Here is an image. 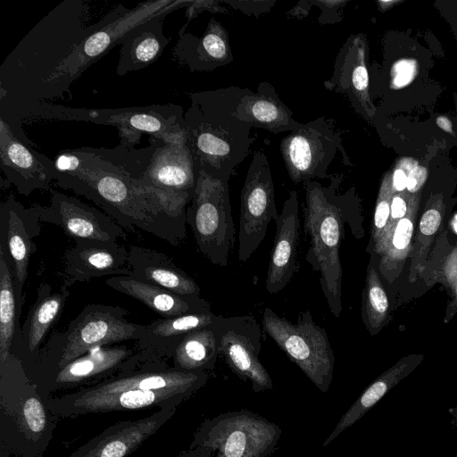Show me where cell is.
I'll return each instance as SVG.
<instances>
[{
	"instance_id": "6da1fadb",
	"label": "cell",
	"mask_w": 457,
	"mask_h": 457,
	"mask_svg": "<svg viewBox=\"0 0 457 457\" xmlns=\"http://www.w3.org/2000/svg\"><path fill=\"white\" fill-rule=\"evenodd\" d=\"M88 24L90 5L64 0L44 16L0 66V120L24 144L34 147L22 127L41 119L42 99L49 81L78 46L109 19Z\"/></svg>"
},
{
	"instance_id": "7a4b0ae2",
	"label": "cell",
	"mask_w": 457,
	"mask_h": 457,
	"mask_svg": "<svg viewBox=\"0 0 457 457\" xmlns=\"http://www.w3.org/2000/svg\"><path fill=\"white\" fill-rule=\"evenodd\" d=\"M54 180L93 201L121 227L143 229L175 246L187 237V208L146 189L83 147L78 149L71 170L54 174Z\"/></svg>"
},
{
	"instance_id": "3957f363",
	"label": "cell",
	"mask_w": 457,
	"mask_h": 457,
	"mask_svg": "<svg viewBox=\"0 0 457 457\" xmlns=\"http://www.w3.org/2000/svg\"><path fill=\"white\" fill-rule=\"evenodd\" d=\"M206 371H182L166 361L140 368L98 384L44 400L62 418L85 414L178 407L207 382Z\"/></svg>"
},
{
	"instance_id": "277c9868",
	"label": "cell",
	"mask_w": 457,
	"mask_h": 457,
	"mask_svg": "<svg viewBox=\"0 0 457 457\" xmlns=\"http://www.w3.org/2000/svg\"><path fill=\"white\" fill-rule=\"evenodd\" d=\"M245 90L230 86L188 94L184 119L191 148L199 169L215 179L228 181L254 140L252 126L237 113Z\"/></svg>"
},
{
	"instance_id": "5b68a950",
	"label": "cell",
	"mask_w": 457,
	"mask_h": 457,
	"mask_svg": "<svg viewBox=\"0 0 457 457\" xmlns=\"http://www.w3.org/2000/svg\"><path fill=\"white\" fill-rule=\"evenodd\" d=\"M343 174H334L328 186L316 180L303 183L305 204L304 229L311 243L305 260L320 273L321 290L331 313L342 312V265L340 246L344 223L349 221L353 200V188L341 192Z\"/></svg>"
},
{
	"instance_id": "8992f818",
	"label": "cell",
	"mask_w": 457,
	"mask_h": 457,
	"mask_svg": "<svg viewBox=\"0 0 457 457\" xmlns=\"http://www.w3.org/2000/svg\"><path fill=\"white\" fill-rule=\"evenodd\" d=\"M47 407L21 360L0 361V445L17 457H42L57 419Z\"/></svg>"
},
{
	"instance_id": "52a82bcc",
	"label": "cell",
	"mask_w": 457,
	"mask_h": 457,
	"mask_svg": "<svg viewBox=\"0 0 457 457\" xmlns=\"http://www.w3.org/2000/svg\"><path fill=\"white\" fill-rule=\"evenodd\" d=\"M192 0L146 1L132 9L119 4L110 11L108 21L87 36L49 81L42 99L41 120H67L70 108L55 104L71 94V84L93 63L120 44L126 33L138 23L159 13L188 7Z\"/></svg>"
},
{
	"instance_id": "ba28073f",
	"label": "cell",
	"mask_w": 457,
	"mask_h": 457,
	"mask_svg": "<svg viewBox=\"0 0 457 457\" xmlns=\"http://www.w3.org/2000/svg\"><path fill=\"white\" fill-rule=\"evenodd\" d=\"M123 307L102 303L86 305L65 330L53 334L35 363L26 370L30 378L60 369L96 347L124 341L137 342L145 325L126 320Z\"/></svg>"
},
{
	"instance_id": "9c48e42d",
	"label": "cell",
	"mask_w": 457,
	"mask_h": 457,
	"mask_svg": "<svg viewBox=\"0 0 457 457\" xmlns=\"http://www.w3.org/2000/svg\"><path fill=\"white\" fill-rule=\"evenodd\" d=\"M262 328L318 389L328 391L334 375V351L326 330L315 323L310 310L300 312L293 324L266 307Z\"/></svg>"
},
{
	"instance_id": "30bf717a",
	"label": "cell",
	"mask_w": 457,
	"mask_h": 457,
	"mask_svg": "<svg viewBox=\"0 0 457 457\" xmlns=\"http://www.w3.org/2000/svg\"><path fill=\"white\" fill-rule=\"evenodd\" d=\"M187 223L199 252L212 263L227 267L235 245L228 180L199 170L196 187L187 208Z\"/></svg>"
},
{
	"instance_id": "8fae6325",
	"label": "cell",
	"mask_w": 457,
	"mask_h": 457,
	"mask_svg": "<svg viewBox=\"0 0 457 457\" xmlns=\"http://www.w3.org/2000/svg\"><path fill=\"white\" fill-rule=\"evenodd\" d=\"M282 430L258 413L241 410L205 420L189 448L207 447L214 457H269L276 450Z\"/></svg>"
},
{
	"instance_id": "7c38bea8",
	"label": "cell",
	"mask_w": 457,
	"mask_h": 457,
	"mask_svg": "<svg viewBox=\"0 0 457 457\" xmlns=\"http://www.w3.org/2000/svg\"><path fill=\"white\" fill-rule=\"evenodd\" d=\"M165 361L135 345L96 347L67 365L32 378L43 399L55 392H71L135 370L153 361ZM63 393V394H64Z\"/></svg>"
},
{
	"instance_id": "4fadbf2b",
	"label": "cell",
	"mask_w": 457,
	"mask_h": 457,
	"mask_svg": "<svg viewBox=\"0 0 457 457\" xmlns=\"http://www.w3.org/2000/svg\"><path fill=\"white\" fill-rule=\"evenodd\" d=\"M290 179L305 183L314 179H329L328 168L340 153L345 165H351L343 146L341 132L332 120L320 117L289 132L279 145Z\"/></svg>"
},
{
	"instance_id": "5bb4252c",
	"label": "cell",
	"mask_w": 457,
	"mask_h": 457,
	"mask_svg": "<svg viewBox=\"0 0 457 457\" xmlns=\"http://www.w3.org/2000/svg\"><path fill=\"white\" fill-rule=\"evenodd\" d=\"M160 138L163 142L137 182L155 194L188 206L200 169L191 148L187 125Z\"/></svg>"
},
{
	"instance_id": "9a60e30c",
	"label": "cell",
	"mask_w": 457,
	"mask_h": 457,
	"mask_svg": "<svg viewBox=\"0 0 457 457\" xmlns=\"http://www.w3.org/2000/svg\"><path fill=\"white\" fill-rule=\"evenodd\" d=\"M278 216L268 157L256 152L240 194L238 259L246 262L263 241L271 220Z\"/></svg>"
},
{
	"instance_id": "2e32d148",
	"label": "cell",
	"mask_w": 457,
	"mask_h": 457,
	"mask_svg": "<svg viewBox=\"0 0 457 457\" xmlns=\"http://www.w3.org/2000/svg\"><path fill=\"white\" fill-rule=\"evenodd\" d=\"M214 325L220 354L229 369L240 379L250 381L254 393L271 389L272 379L259 359L262 330L255 318L218 315Z\"/></svg>"
},
{
	"instance_id": "e0dca14e",
	"label": "cell",
	"mask_w": 457,
	"mask_h": 457,
	"mask_svg": "<svg viewBox=\"0 0 457 457\" xmlns=\"http://www.w3.org/2000/svg\"><path fill=\"white\" fill-rule=\"evenodd\" d=\"M50 204L33 205L43 222L52 223L76 241L117 242L125 238L122 227L98 209L51 188Z\"/></svg>"
},
{
	"instance_id": "ac0fdd59",
	"label": "cell",
	"mask_w": 457,
	"mask_h": 457,
	"mask_svg": "<svg viewBox=\"0 0 457 457\" xmlns=\"http://www.w3.org/2000/svg\"><path fill=\"white\" fill-rule=\"evenodd\" d=\"M40 222L34 207L26 208L12 195L1 203L0 252L12 269L21 304L30 257L37 250L32 240L40 235Z\"/></svg>"
},
{
	"instance_id": "d6986e66",
	"label": "cell",
	"mask_w": 457,
	"mask_h": 457,
	"mask_svg": "<svg viewBox=\"0 0 457 457\" xmlns=\"http://www.w3.org/2000/svg\"><path fill=\"white\" fill-rule=\"evenodd\" d=\"M367 54L366 37L351 35L336 57L331 78L323 85L327 90L345 96L357 113L371 122L377 109L370 96Z\"/></svg>"
},
{
	"instance_id": "ffe728a7",
	"label": "cell",
	"mask_w": 457,
	"mask_h": 457,
	"mask_svg": "<svg viewBox=\"0 0 457 457\" xmlns=\"http://www.w3.org/2000/svg\"><path fill=\"white\" fill-rule=\"evenodd\" d=\"M181 106H136L119 109H96L93 123L115 126L120 138V146L132 149L140 142L143 133L162 137L182 128L185 124Z\"/></svg>"
},
{
	"instance_id": "44dd1931",
	"label": "cell",
	"mask_w": 457,
	"mask_h": 457,
	"mask_svg": "<svg viewBox=\"0 0 457 457\" xmlns=\"http://www.w3.org/2000/svg\"><path fill=\"white\" fill-rule=\"evenodd\" d=\"M129 253L117 242L76 241L63 255L62 286L111 275L132 276Z\"/></svg>"
},
{
	"instance_id": "7402d4cb",
	"label": "cell",
	"mask_w": 457,
	"mask_h": 457,
	"mask_svg": "<svg viewBox=\"0 0 457 457\" xmlns=\"http://www.w3.org/2000/svg\"><path fill=\"white\" fill-rule=\"evenodd\" d=\"M176 411L160 409L145 418L113 424L68 457H128L154 435Z\"/></svg>"
},
{
	"instance_id": "603a6c76",
	"label": "cell",
	"mask_w": 457,
	"mask_h": 457,
	"mask_svg": "<svg viewBox=\"0 0 457 457\" xmlns=\"http://www.w3.org/2000/svg\"><path fill=\"white\" fill-rule=\"evenodd\" d=\"M69 287L61 286L54 290L42 282L37 289V298L28 312L21 336L12 345L11 353L18 357L28 370L37 359L46 335L59 319L70 296Z\"/></svg>"
},
{
	"instance_id": "cb8c5ba5",
	"label": "cell",
	"mask_w": 457,
	"mask_h": 457,
	"mask_svg": "<svg viewBox=\"0 0 457 457\" xmlns=\"http://www.w3.org/2000/svg\"><path fill=\"white\" fill-rule=\"evenodd\" d=\"M274 221L276 233L265 280L266 290L271 295L283 290L297 269L300 219L295 191L290 192Z\"/></svg>"
},
{
	"instance_id": "d4e9b609",
	"label": "cell",
	"mask_w": 457,
	"mask_h": 457,
	"mask_svg": "<svg viewBox=\"0 0 457 457\" xmlns=\"http://www.w3.org/2000/svg\"><path fill=\"white\" fill-rule=\"evenodd\" d=\"M0 167L6 182L19 194L29 196L35 190H51L53 181L41 154L24 144L0 120Z\"/></svg>"
},
{
	"instance_id": "484cf974",
	"label": "cell",
	"mask_w": 457,
	"mask_h": 457,
	"mask_svg": "<svg viewBox=\"0 0 457 457\" xmlns=\"http://www.w3.org/2000/svg\"><path fill=\"white\" fill-rule=\"evenodd\" d=\"M187 25L179 30L172 51L179 64L192 72L211 71L233 61L228 31L215 18L209 21L201 37L186 32Z\"/></svg>"
},
{
	"instance_id": "4316f807",
	"label": "cell",
	"mask_w": 457,
	"mask_h": 457,
	"mask_svg": "<svg viewBox=\"0 0 457 457\" xmlns=\"http://www.w3.org/2000/svg\"><path fill=\"white\" fill-rule=\"evenodd\" d=\"M112 289L132 297L162 318L211 311V304L200 295H182L132 276H112L105 280Z\"/></svg>"
},
{
	"instance_id": "83f0119b",
	"label": "cell",
	"mask_w": 457,
	"mask_h": 457,
	"mask_svg": "<svg viewBox=\"0 0 457 457\" xmlns=\"http://www.w3.org/2000/svg\"><path fill=\"white\" fill-rule=\"evenodd\" d=\"M132 277L182 295H200L196 282L165 253L140 245L128 249Z\"/></svg>"
},
{
	"instance_id": "f1b7e54d",
	"label": "cell",
	"mask_w": 457,
	"mask_h": 457,
	"mask_svg": "<svg viewBox=\"0 0 457 457\" xmlns=\"http://www.w3.org/2000/svg\"><path fill=\"white\" fill-rule=\"evenodd\" d=\"M170 12L159 13L130 29L121 40L116 73L123 76L155 62L170 38L163 33V21Z\"/></svg>"
},
{
	"instance_id": "f546056e",
	"label": "cell",
	"mask_w": 457,
	"mask_h": 457,
	"mask_svg": "<svg viewBox=\"0 0 457 457\" xmlns=\"http://www.w3.org/2000/svg\"><path fill=\"white\" fill-rule=\"evenodd\" d=\"M238 118L252 128L264 129L271 133L292 132L303 123L293 118V112L278 97L274 87L262 82L254 93L245 88L239 100Z\"/></svg>"
},
{
	"instance_id": "4dcf8cb0",
	"label": "cell",
	"mask_w": 457,
	"mask_h": 457,
	"mask_svg": "<svg viewBox=\"0 0 457 457\" xmlns=\"http://www.w3.org/2000/svg\"><path fill=\"white\" fill-rule=\"evenodd\" d=\"M217 315L212 311L188 313L172 318H161L145 325L137 345L161 360L172 358L174 351L189 332L211 326Z\"/></svg>"
},
{
	"instance_id": "1f68e13d",
	"label": "cell",
	"mask_w": 457,
	"mask_h": 457,
	"mask_svg": "<svg viewBox=\"0 0 457 457\" xmlns=\"http://www.w3.org/2000/svg\"><path fill=\"white\" fill-rule=\"evenodd\" d=\"M214 322L209 327L193 330L183 337L171 358L174 369L206 372L214 369L220 355Z\"/></svg>"
},
{
	"instance_id": "d6a6232c",
	"label": "cell",
	"mask_w": 457,
	"mask_h": 457,
	"mask_svg": "<svg viewBox=\"0 0 457 457\" xmlns=\"http://www.w3.org/2000/svg\"><path fill=\"white\" fill-rule=\"evenodd\" d=\"M21 309L12 269L0 252V361L11 354L12 345L21 336Z\"/></svg>"
},
{
	"instance_id": "836d02e7",
	"label": "cell",
	"mask_w": 457,
	"mask_h": 457,
	"mask_svg": "<svg viewBox=\"0 0 457 457\" xmlns=\"http://www.w3.org/2000/svg\"><path fill=\"white\" fill-rule=\"evenodd\" d=\"M406 370H408L407 365L393 368L371 383L341 417L333 431L324 441L323 445L327 446L379 402L404 376Z\"/></svg>"
},
{
	"instance_id": "e575fe53",
	"label": "cell",
	"mask_w": 457,
	"mask_h": 457,
	"mask_svg": "<svg viewBox=\"0 0 457 457\" xmlns=\"http://www.w3.org/2000/svg\"><path fill=\"white\" fill-rule=\"evenodd\" d=\"M150 146L143 149H129L120 145L112 149L83 147L103 160L126 172L130 178L139 180L149 167L156 149L163 142L162 138L150 136Z\"/></svg>"
},
{
	"instance_id": "d590c367",
	"label": "cell",
	"mask_w": 457,
	"mask_h": 457,
	"mask_svg": "<svg viewBox=\"0 0 457 457\" xmlns=\"http://www.w3.org/2000/svg\"><path fill=\"white\" fill-rule=\"evenodd\" d=\"M366 288V301L364 303L365 319L370 328H375L378 323V316L383 315L388 309L386 294L378 284L375 271L369 270Z\"/></svg>"
},
{
	"instance_id": "8d00e7d4",
	"label": "cell",
	"mask_w": 457,
	"mask_h": 457,
	"mask_svg": "<svg viewBox=\"0 0 457 457\" xmlns=\"http://www.w3.org/2000/svg\"><path fill=\"white\" fill-rule=\"evenodd\" d=\"M417 71V63L413 60L402 59L395 62L390 71V87L401 88L410 84Z\"/></svg>"
},
{
	"instance_id": "74e56055",
	"label": "cell",
	"mask_w": 457,
	"mask_h": 457,
	"mask_svg": "<svg viewBox=\"0 0 457 457\" xmlns=\"http://www.w3.org/2000/svg\"><path fill=\"white\" fill-rule=\"evenodd\" d=\"M348 1L344 0H312V5H317L321 10L319 17L320 24L336 23L342 21V12H339Z\"/></svg>"
},
{
	"instance_id": "f35d334b",
	"label": "cell",
	"mask_w": 457,
	"mask_h": 457,
	"mask_svg": "<svg viewBox=\"0 0 457 457\" xmlns=\"http://www.w3.org/2000/svg\"><path fill=\"white\" fill-rule=\"evenodd\" d=\"M243 13L259 17L268 12L276 4V1H221Z\"/></svg>"
},
{
	"instance_id": "ab89813d",
	"label": "cell",
	"mask_w": 457,
	"mask_h": 457,
	"mask_svg": "<svg viewBox=\"0 0 457 457\" xmlns=\"http://www.w3.org/2000/svg\"><path fill=\"white\" fill-rule=\"evenodd\" d=\"M418 162L410 157L401 159L392 173V188L397 192H403L407 187V177L409 172Z\"/></svg>"
},
{
	"instance_id": "60d3db41",
	"label": "cell",
	"mask_w": 457,
	"mask_h": 457,
	"mask_svg": "<svg viewBox=\"0 0 457 457\" xmlns=\"http://www.w3.org/2000/svg\"><path fill=\"white\" fill-rule=\"evenodd\" d=\"M220 1H192L190 5L187 7L186 17L187 23L199 13L208 11L211 12H224L225 7L220 5Z\"/></svg>"
},
{
	"instance_id": "b9f144b4",
	"label": "cell",
	"mask_w": 457,
	"mask_h": 457,
	"mask_svg": "<svg viewBox=\"0 0 457 457\" xmlns=\"http://www.w3.org/2000/svg\"><path fill=\"white\" fill-rule=\"evenodd\" d=\"M412 231L413 226L409 219L400 220L393 237V244L395 247L397 249L405 248L411 241Z\"/></svg>"
},
{
	"instance_id": "7bdbcfd3",
	"label": "cell",
	"mask_w": 457,
	"mask_h": 457,
	"mask_svg": "<svg viewBox=\"0 0 457 457\" xmlns=\"http://www.w3.org/2000/svg\"><path fill=\"white\" fill-rule=\"evenodd\" d=\"M441 214L436 209H429L422 215L420 229L426 236L436 233L441 223Z\"/></svg>"
},
{
	"instance_id": "ee69618b",
	"label": "cell",
	"mask_w": 457,
	"mask_h": 457,
	"mask_svg": "<svg viewBox=\"0 0 457 457\" xmlns=\"http://www.w3.org/2000/svg\"><path fill=\"white\" fill-rule=\"evenodd\" d=\"M428 170L420 165H416L408 174L407 190L411 193L418 192L424 185L428 178Z\"/></svg>"
},
{
	"instance_id": "f6af8a7d",
	"label": "cell",
	"mask_w": 457,
	"mask_h": 457,
	"mask_svg": "<svg viewBox=\"0 0 457 457\" xmlns=\"http://www.w3.org/2000/svg\"><path fill=\"white\" fill-rule=\"evenodd\" d=\"M407 211L405 199L401 195H395L390 204V213L392 218H403Z\"/></svg>"
},
{
	"instance_id": "bcb514c9",
	"label": "cell",
	"mask_w": 457,
	"mask_h": 457,
	"mask_svg": "<svg viewBox=\"0 0 457 457\" xmlns=\"http://www.w3.org/2000/svg\"><path fill=\"white\" fill-rule=\"evenodd\" d=\"M185 457H214V453L207 447L197 446L188 448Z\"/></svg>"
},
{
	"instance_id": "7dc6e473",
	"label": "cell",
	"mask_w": 457,
	"mask_h": 457,
	"mask_svg": "<svg viewBox=\"0 0 457 457\" xmlns=\"http://www.w3.org/2000/svg\"><path fill=\"white\" fill-rule=\"evenodd\" d=\"M303 6H300L298 4L294 9L289 11V14L296 17L298 19H302L308 15L310 7L312 5V1H303Z\"/></svg>"
},
{
	"instance_id": "c3c4849f",
	"label": "cell",
	"mask_w": 457,
	"mask_h": 457,
	"mask_svg": "<svg viewBox=\"0 0 457 457\" xmlns=\"http://www.w3.org/2000/svg\"><path fill=\"white\" fill-rule=\"evenodd\" d=\"M436 125L444 131L453 134V124L449 118L445 115H439L436 120Z\"/></svg>"
},
{
	"instance_id": "681fc988",
	"label": "cell",
	"mask_w": 457,
	"mask_h": 457,
	"mask_svg": "<svg viewBox=\"0 0 457 457\" xmlns=\"http://www.w3.org/2000/svg\"><path fill=\"white\" fill-rule=\"evenodd\" d=\"M402 1H398V0H393V1H382V0H378L377 1V4H378V9L381 11V12H386L387 11L388 9L392 8L393 6H395V4H400Z\"/></svg>"
},
{
	"instance_id": "f907efd6",
	"label": "cell",
	"mask_w": 457,
	"mask_h": 457,
	"mask_svg": "<svg viewBox=\"0 0 457 457\" xmlns=\"http://www.w3.org/2000/svg\"><path fill=\"white\" fill-rule=\"evenodd\" d=\"M453 225L455 232L457 233V215L453 219Z\"/></svg>"
},
{
	"instance_id": "816d5d0a",
	"label": "cell",
	"mask_w": 457,
	"mask_h": 457,
	"mask_svg": "<svg viewBox=\"0 0 457 457\" xmlns=\"http://www.w3.org/2000/svg\"><path fill=\"white\" fill-rule=\"evenodd\" d=\"M186 452H187V450H186V451L181 452V453H180L179 455H177L176 457H185V455H186Z\"/></svg>"
},
{
	"instance_id": "f5cc1de1",
	"label": "cell",
	"mask_w": 457,
	"mask_h": 457,
	"mask_svg": "<svg viewBox=\"0 0 457 457\" xmlns=\"http://www.w3.org/2000/svg\"><path fill=\"white\" fill-rule=\"evenodd\" d=\"M455 457H457V454H456V456H455Z\"/></svg>"
}]
</instances>
